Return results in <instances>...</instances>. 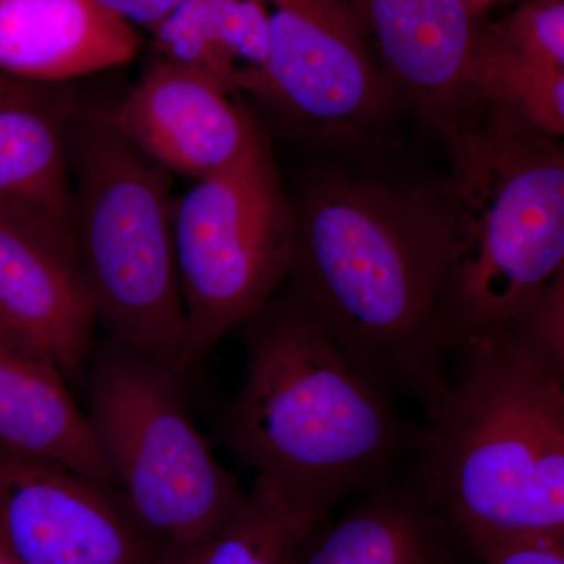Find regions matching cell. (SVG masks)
Wrapping results in <instances>:
<instances>
[{
	"label": "cell",
	"instance_id": "obj_18",
	"mask_svg": "<svg viewBox=\"0 0 564 564\" xmlns=\"http://www.w3.org/2000/svg\"><path fill=\"white\" fill-rule=\"evenodd\" d=\"M159 58L250 95L265 68L269 31L259 0H184L152 29Z\"/></svg>",
	"mask_w": 564,
	"mask_h": 564
},
{
	"label": "cell",
	"instance_id": "obj_26",
	"mask_svg": "<svg viewBox=\"0 0 564 564\" xmlns=\"http://www.w3.org/2000/svg\"><path fill=\"white\" fill-rule=\"evenodd\" d=\"M0 564H18L17 562H13L11 558L3 560V562H0Z\"/></svg>",
	"mask_w": 564,
	"mask_h": 564
},
{
	"label": "cell",
	"instance_id": "obj_19",
	"mask_svg": "<svg viewBox=\"0 0 564 564\" xmlns=\"http://www.w3.org/2000/svg\"><path fill=\"white\" fill-rule=\"evenodd\" d=\"M477 80L484 98L503 104L541 131L564 140V69L522 57L492 31H481Z\"/></svg>",
	"mask_w": 564,
	"mask_h": 564
},
{
	"label": "cell",
	"instance_id": "obj_6",
	"mask_svg": "<svg viewBox=\"0 0 564 564\" xmlns=\"http://www.w3.org/2000/svg\"><path fill=\"white\" fill-rule=\"evenodd\" d=\"M85 383L111 486L162 549L204 540L242 508L247 492L193 421L184 377L107 337Z\"/></svg>",
	"mask_w": 564,
	"mask_h": 564
},
{
	"label": "cell",
	"instance_id": "obj_15",
	"mask_svg": "<svg viewBox=\"0 0 564 564\" xmlns=\"http://www.w3.org/2000/svg\"><path fill=\"white\" fill-rule=\"evenodd\" d=\"M135 28L96 0H0V69L63 85L128 65Z\"/></svg>",
	"mask_w": 564,
	"mask_h": 564
},
{
	"label": "cell",
	"instance_id": "obj_24",
	"mask_svg": "<svg viewBox=\"0 0 564 564\" xmlns=\"http://www.w3.org/2000/svg\"><path fill=\"white\" fill-rule=\"evenodd\" d=\"M459 2L473 13V10L477 9V7L488 6V3L496 2V0H459Z\"/></svg>",
	"mask_w": 564,
	"mask_h": 564
},
{
	"label": "cell",
	"instance_id": "obj_8",
	"mask_svg": "<svg viewBox=\"0 0 564 564\" xmlns=\"http://www.w3.org/2000/svg\"><path fill=\"white\" fill-rule=\"evenodd\" d=\"M269 54L250 96L323 143L373 135L402 107L348 0H259Z\"/></svg>",
	"mask_w": 564,
	"mask_h": 564
},
{
	"label": "cell",
	"instance_id": "obj_25",
	"mask_svg": "<svg viewBox=\"0 0 564 564\" xmlns=\"http://www.w3.org/2000/svg\"><path fill=\"white\" fill-rule=\"evenodd\" d=\"M10 558L9 552H7L6 544H3L2 534H0V562Z\"/></svg>",
	"mask_w": 564,
	"mask_h": 564
},
{
	"label": "cell",
	"instance_id": "obj_5",
	"mask_svg": "<svg viewBox=\"0 0 564 564\" xmlns=\"http://www.w3.org/2000/svg\"><path fill=\"white\" fill-rule=\"evenodd\" d=\"M70 229L98 325L187 380L195 369L182 300L172 174L102 111L69 128Z\"/></svg>",
	"mask_w": 564,
	"mask_h": 564
},
{
	"label": "cell",
	"instance_id": "obj_3",
	"mask_svg": "<svg viewBox=\"0 0 564 564\" xmlns=\"http://www.w3.org/2000/svg\"><path fill=\"white\" fill-rule=\"evenodd\" d=\"M455 358L414 436L415 481L467 544L564 538V389L507 336Z\"/></svg>",
	"mask_w": 564,
	"mask_h": 564
},
{
	"label": "cell",
	"instance_id": "obj_1",
	"mask_svg": "<svg viewBox=\"0 0 564 564\" xmlns=\"http://www.w3.org/2000/svg\"><path fill=\"white\" fill-rule=\"evenodd\" d=\"M284 285L389 395L433 402L456 356L458 242L443 182L326 166L292 198Z\"/></svg>",
	"mask_w": 564,
	"mask_h": 564
},
{
	"label": "cell",
	"instance_id": "obj_16",
	"mask_svg": "<svg viewBox=\"0 0 564 564\" xmlns=\"http://www.w3.org/2000/svg\"><path fill=\"white\" fill-rule=\"evenodd\" d=\"M77 109L62 85L0 69V204L70 223L69 128Z\"/></svg>",
	"mask_w": 564,
	"mask_h": 564
},
{
	"label": "cell",
	"instance_id": "obj_12",
	"mask_svg": "<svg viewBox=\"0 0 564 564\" xmlns=\"http://www.w3.org/2000/svg\"><path fill=\"white\" fill-rule=\"evenodd\" d=\"M102 113L150 161L193 181L234 165L262 133L236 95L163 58Z\"/></svg>",
	"mask_w": 564,
	"mask_h": 564
},
{
	"label": "cell",
	"instance_id": "obj_11",
	"mask_svg": "<svg viewBox=\"0 0 564 564\" xmlns=\"http://www.w3.org/2000/svg\"><path fill=\"white\" fill-rule=\"evenodd\" d=\"M393 93L444 137L484 104L480 32L459 0H348Z\"/></svg>",
	"mask_w": 564,
	"mask_h": 564
},
{
	"label": "cell",
	"instance_id": "obj_4",
	"mask_svg": "<svg viewBox=\"0 0 564 564\" xmlns=\"http://www.w3.org/2000/svg\"><path fill=\"white\" fill-rule=\"evenodd\" d=\"M443 140L458 242V352L510 333L563 269L564 140L486 98Z\"/></svg>",
	"mask_w": 564,
	"mask_h": 564
},
{
	"label": "cell",
	"instance_id": "obj_22",
	"mask_svg": "<svg viewBox=\"0 0 564 564\" xmlns=\"http://www.w3.org/2000/svg\"><path fill=\"white\" fill-rule=\"evenodd\" d=\"M469 547L477 564H564V538H481L470 541Z\"/></svg>",
	"mask_w": 564,
	"mask_h": 564
},
{
	"label": "cell",
	"instance_id": "obj_7",
	"mask_svg": "<svg viewBox=\"0 0 564 564\" xmlns=\"http://www.w3.org/2000/svg\"><path fill=\"white\" fill-rule=\"evenodd\" d=\"M174 242L196 366L288 280L293 206L265 137L176 198Z\"/></svg>",
	"mask_w": 564,
	"mask_h": 564
},
{
	"label": "cell",
	"instance_id": "obj_20",
	"mask_svg": "<svg viewBox=\"0 0 564 564\" xmlns=\"http://www.w3.org/2000/svg\"><path fill=\"white\" fill-rule=\"evenodd\" d=\"M502 336L564 389V265L524 321Z\"/></svg>",
	"mask_w": 564,
	"mask_h": 564
},
{
	"label": "cell",
	"instance_id": "obj_9",
	"mask_svg": "<svg viewBox=\"0 0 564 564\" xmlns=\"http://www.w3.org/2000/svg\"><path fill=\"white\" fill-rule=\"evenodd\" d=\"M0 534L18 564H158L111 485L0 445Z\"/></svg>",
	"mask_w": 564,
	"mask_h": 564
},
{
	"label": "cell",
	"instance_id": "obj_13",
	"mask_svg": "<svg viewBox=\"0 0 564 564\" xmlns=\"http://www.w3.org/2000/svg\"><path fill=\"white\" fill-rule=\"evenodd\" d=\"M0 445L111 485L61 366L43 345L0 325Z\"/></svg>",
	"mask_w": 564,
	"mask_h": 564
},
{
	"label": "cell",
	"instance_id": "obj_2",
	"mask_svg": "<svg viewBox=\"0 0 564 564\" xmlns=\"http://www.w3.org/2000/svg\"><path fill=\"white\" fill-rule=\"evenodd\" d=\"M240 333L242 383L217 423L218 444L234 459L334 507L393 480L414 437L392 397L285 285Z\"/></svg>",
	"mask_w": 564,
	"mask_h": 564
},
{
	"label": "cell",
	"instance_id": "obj_10",
	"mask_svg": "<svg viewBox=\"0 0 564 564\" xmlns=\"http://www.w3.org/2000/svg\"><path fill=\"white\" fill-rule=\"evenodd\" d=\"M0 325L43 345L70 386L85 383L98 318L70 223L0 204Z\"/></svg>",
	"mask_w": 564,
	"mask_h": 564
},
{
	"label": "cell",
	"instance_id": "obj_14",
	"mask_svg": "<svg viewBox=\"0 0 564 564\" xmlns=\"http://www.w3.org/2000/svg\"><path fill=\"white\" fill-rule=\"evenodd\" d=\"M469 544L415 478L359 496L306 541L295 564H466Z\"/></svg>",
	"mask_w": 564,
	"mask_h": 564
},
{
	"label": "cell",
	"instance_id": "obj_17",
	"mask_svg": "<svg viewBox=\"0 0 564 564\" xmlns=\"http://www.w3.org/2000/svg\"><path fill=\"white\" fill-rule=\"evenodd\" d=\"M334 505L267 475H254L245 503L217 532L162 549L158 564H295Z\"/></svg>",
	"mask_w": 564,
	"mask_h": 564
},
{
	"label": "cell",
	"instance_id": "obj_21",
	"mask_svg": "<svg viewBox=\"0 0 564 564\" xmlns=\"http://www.w3.org/2000/svg\"><path fill=\"white\" fill-rule=\"evenodd\" d=\"M522 57L564 69V0H532L491 29Z\"/></svg>",
	"mask_w": 564,
	"mask_h": 564
},
{
	"label": "cell",
	"instance_id": "obj_23",
	"mask_svg": "<svg viewBox=\"0 0 564 564\" xmlns=\"http://www.w3.org/2000/svg\"><path fill=\"white\" fill-rule=\"evenodd\" d=\"M115 17L133 25L154 29L172 14L184 0H96Z\"/></svg>",
	"mask_w": 564,
	"mask_h": 564
}]
</instances>
